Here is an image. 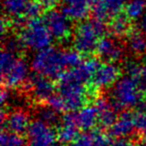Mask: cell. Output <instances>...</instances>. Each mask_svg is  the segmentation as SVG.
Masks as SVG:
<instances>
[{
    "instance_id": "cell-35",
    "label": "cell",
    "mask_w": 146,
    "mask_h": 146,
    "mask_svg": "<svg viewBox=\"0 0 146 146\" xmlns=\"http://www.w3.org/2000/svg\"><path fill=\"white\" fill-rule=\"evenodd\" d=\"M58 1L59 0H40V2L43 4V6H44L45 8H49V9L56 6Z\"/></svg>"
},
{
    "instance_id": "cell-22",
    "label": "cell",
    "mask_w": 146,
    "mask_h": 146,
    "mask_svg": "<svg viewBox=\"0 0 146 146\" xmlns=\"http://www.w3.org/2000/svg\"><path fill=\"white\" fill-rule=\"evenodd\" d=\"M127 44L134 54H143L146 51V35L138 29L130 30L127 34Z\"/></svg>"
},
{
    "instance_id": "cell-32",
    "label": "cell",
    "mask_w": 146,
    "mask_h": 146,
    "mask_svg": "<svg viewBox=\"0 0 146 146\" xmlns=\"http://www.w3.org/2000/svg\"><path fill=\"white\" fill-rule=\"evenodd\" d=\"M24 48V45L22 44L20 38H15V37H9L4 41V49L10 51L16 54L18 51L22 50Z\"/></svg>"
},
{
    "instance_id": "cell-14",
    "label": "cell",
    "mask_w": 146,
    "mask_h": 146,
    "mask_svg": "<svg viewBox=\"0 0 146 146\" xmlns=\"http://www.w3.org/2000/svg\"><path fill=\"white\" fill-rule=\"evenodd\" d=\"M76 112H67L61 120V125L57 132V139L61 143H73L79 136Z\"/></svg>"
},
{
    "instance_id": "cell-5",
    "label": "cell",
    "mask_w": 146,
    "mask_h": 146,
    "mask_svg": "<svg viewBox=\"0 0 146 146\" xmlns=\"http://www.w3.org/2000/svg\"><path fill=\"white\" fill-rule=\"evenodd\" d=\"M59 95L62 97L67 111H76L85 106L88 91L84 84L75 82L59 83Z\"/></svg>"
},
{
    "instance_id": "cell-11",
    "label": "cell",
    "mask_w": 146,
    "mask_h": 146,
    "mask_svg": "<svg viewBox=\"0 0 146 146\" xmlns=\"http://www.w3.org/2000/svg\"><path fill=\"white\" fill-rule=\"evenodd\" d=\"M120 69L116 64L112 62H106L100 64L99 68L94 73L91 79L92 86L96 89L107 88L114 85L119 79Z\"/></svg>"
},
{
    "instance_id": "cell-39",
    "label": "cell",
    "mask_w": 146,
    "mask_h": 146,
    "mask_svg": "<svg viewBox=\"0 0 146 146\" xmlns=\"http://www.w3.org/2000/svg\"><path fill=\"white\" fill-rule=\"evenodd\" d=\"M141 146H146V136H144L143 139L141 140Z\"/></svg>"
},
{
    "instance_id": "cell-21",
    "label": "cell",
    "mask_w": 146,
    "mask_h": 146,
    "mask_svg": "<svg viewBox=\"0 0 146 146\" xmlns=\"http://www.w3.org/2000/svg\"><path fill=\"white\" fill-rule=\"evenodd\" d=\"M109 31L113 36L122 37L130 32V19L126 14H117L110 19Z\"/></svg>"
},
{
    "instance_id": "cell-9",
    "label": "cell",
    "mask_w": 146,
    "mask_h": 146,
    "mask_svg": "<svg viewBox=\"0 0 146 146\" xmlns=\"http://www.w3.org/2000/svg\"><path fill=\"white\" fill-rule=\"evenodd\" d=\"M27 90L31 92V95L38 102H47L54 94V85L49 78L39 74H32L29 76L25 83Z\"/></svg>"
},
{
    "instance_id": "cell-6",
    "label": "cell",
    "mask_w": 146,
    "mask_h": 146,
    "mask_svg": "<svg viewBox=\"0 0 146 146\" xmlns=\"http://www.w3.org/2000/svg\"><path fill=\"white\" fill-rule=\"evenodd\" d=\"M100 66V62L96 58H89L82 61L78 66L64 71L60 75L59 83L62 82H75L84 84L88 80L92 79L94 73Z\"/></svg>"
},
{
    "instance_id": "cell-30",
    "label": "cell",
    "mask_w": 146,
    "mask_h": 146,
    "mask_svg": "<svg viewBox=\"0 0 146 146\" xmlns=\"http://www.w3.org/2000/svg\"><path fill=\"white\" fill-rule=\"evenodd\" d=\"M47 104H48L47 106H49V107L54 109L55 111H57V112L67 111L66 107H65L64 101H63L62 97H61L59 94H53V95L48 99Z\"/></svg>"
},
{
    "instance_id": "cell-3",
    "label": "cell",
    "mask_w": 146,
    "mask_h": 146,
    "mask_svg": "<svg viewBox=\"0 0 146 146\" xmlns=\"http://www.w3.org/2000/svg\"><path fill=\"white\" fill-rule=\"evenodd\" d=\"M142 96L136 78L129 75L120 77L112 90L113 107L116 110L136 107L142 102Z\"/></svg>"
},
{
    "instance_id": "cell-7",
    "label": "cell",
    "mask_w": 146,
    "mask_h": 146,
    "mask_svg": "<svg viewBox=\"0 0 146 146\" xmlns=\"http://www.w3.org/2000/svg\"><path fill=\"white\" fill-rule=\"evenodd\" d=\"M44 22L48 27L53 38L59 41L66 40L71 34V22L70 19L64 14L63 11L56 9H50L45 14Z\"/></svg>"
},
{
    "instance_id": "cell-10",
    "label": "cell",
    "mask_w": 146,
    "mask_h": 146,
    "mask_svg": "<svg viewBox=\"0 0 146 146\" xmlns=\"http://www.w3.org/2000/svg\"><path fill=\"white\" fill-rule=\"evenodd\" d=\"M30 122L29 116L24 110L16 109L6 114L4 110L1 112V127L6 128L9 132L15 134H22L27 132Z\"/></svg>"
},
{
    "instance_id": "cell-20",
    "label": "cell",
    "mask_w": 146,
    "mask_h": 146,
    "mask_svg": "<svg viewBox=\"0 0 146 146\" xmlns=\"http://www.w3.org/2000/svg\"><path fill=\"white\" fill-rule=\"evenodd\" d=\"M109 140L99 130H89L80 134L72 146H108Z\"/></svg>"
},
{
    "instance_id": "cell-4",
    "label": "cell",
    "mask_w": 146,
    "mask_h": 146,
    "mask_svg": "<svg viewBox=\"0 0 146 146\" xmlns=\"http://www.w3.org/2000/svg\"><path fill=\"white\" fill-rule=\"evenodd\" d=\"M19 38L24 47L38 52L50 47L53 37L44 21L37 18L25 23L21 28Z\"/></svg>"
},
{
    "instance_id": "cell-17",
    "label": "cell",
    "mask_w": 146,
    "mask_h": 146,
    "mask_svg": "<svg viewBox=\"0 0 146 146\" xmlns=\"http://www.w3.org/2000/svg\"><path fill=\"white\" fill-rule=\"evenodd\" d=\"M95 106L98 109V122L104 128H110L118 116L116 114V109L112 103L105 97H98L95 101Z\"/></svg>"
},
{
    "instance_id": "cell-25",
    "label": "cell",
    "mask_w": 146,
    "mask_h": 146,
    "mask_svg": "<svg viewBox=\"0 0 146 146\" xmlns=\"http://www.w3.org/2000/svg\"><path fill=\"white\" fill-rule=\"evenodd\" d=\"M37 117L39 120L46 123L47 125L52 126L59 121L58 112L49 106H42L37 110Z\"/></svg>"
},
{
    "instance_id": "cell-8",
    "label": "cell",
    "mask_w": 146,
    "mask_h": 146,
    "mask_svg": "<svg viewBox=\"0 0 146 146\" xmlns=\"http://www.w3.org/2000/svg\"><path fill=\"white\" fill-rule=\"evenodd\" d=\"M27 137L29 146H54L57 135L51 126L36 119L29 125Z\"/></svg>"
},
{
    "instance_id": "cell-23",
    "label": "cell",
    "mask_w": 146,
    "mask_h": 146,
    "mask_svg": "<svg viewBox=\"0 0 146 146\" xmlns=\"http://www.w3.org/2000/svg\"><path fill=\"white\" fill-rule=\"evenodd\" d=\"M30 0H3V9L11 19L21 18L25 14Z\"/></svg>"
},
{
    "instance_id": "cell-34",
    "label": "cell",
    "mask_w": 146,
    "mask_h": 146,
    "mask_svg": "<svg viewBox=\"0 0 146 146\" xmlns=\"http://www.w3.org/2000/svg\"><path fill=\"white\" fill-rule=\"evenodd\" d=\"M9 99H10V92L6 88H3L1 90V94H0V100H1L2 105H5L9 101Z\"/></svg>"
},
{
    "instance_id": "cell-16",
    "label": "cell",
    "mask_w": 146,
    "mask_h": 146,
    "mask_svg": "<svg viewBox=\"0 0 146 146\" xmlns=\"http://www.w3.org/2000/svg\"><path fill=\"white\" fill-rule=\"evenodd\" d=\"M135 128L134 115L130 112H122L115 123L109 128V135L114 138H125L132 134Z\"/></svg>"
},
{
    "instance_id": "cell-15",
    "label": "cell",
    "mask_w": 146,
    "mask_h": 146,
    "mask_svg": "<svg viewBox=\"0 0 146 146\" xmlns=\"http://www.w3.org/2000/svg\"><path fill=\"white\" fill-rule=\"evenodd\" d=\"M125 0H103L101 3L93 6L94 19L98 21H104L119 14L123 8Z\"/></svg>"
},
{
    "instance_id": "cell-2",
    "label": "cell",
    "mask_w": 146,
    "mask_h": 146,
    "mask_svg": "<svg viewBox=\"0 0 146 146\" xmlns=\"http://www.w3.org/2000/svg\"><path fill=\"white\" fill-rule=\"evenodd\" d=\"M31 68L36 74L47 78H59L66 68L63 58V50L49 47L38 51L31 61Z\"/></svg>"
},
{
    "instance_id": "cell-31",
    "label": "cell",
    "mask_w": 146,
    "mask_h": 146,
    "mask_svg": "<svg viewBox=\"0 0 146 146\" xmlns=\"http://www.w3.org/2000/svg\"><path fill=\"white\" fill-rule=\"evenodd\" d=\"M135 128L140 134L146 136V111H138L134 115Z\"/></svg>"
},
{
    "instance_id": "cell-18",
    "label": "cell",
    "mask_w": 146,
    "mask_h": 146,
    "mask_svg": "<svg viewBox=\"0 0 146 146\" xmlns=\"http://www.w3.org/2000/svg\"><path fill=\"white\" fill-rule=\"evenodd\" d=\"M68 2L63 7V12L70 20L83 21L90 11L91 0H67Z\"/></svg>"
},
{
    "instance_id": "cell-1",
    "label": "cell",
    "mask_w": 146,
    "mask_h": 146,
    "mask_svg": "<svg viewBox=\"0 0 146 146\" xmlns=\"http://www.w3.org/2000/svg\"><path fill=\"white\" fill-rule=\"evenodd\" d=\"M105 29L104 22L96 19L79 23L73 36L75 50L80 54H90L95 51L98 42L103 37Z\"/></svg>"
},
{
    "instance_id": "cell-33",
    "label": "cell",
    "mask_w": 146,
    "mask_h": 146,
    "mask_svg": "<svg viewBox=\"0 0 146 146\" xmlns=\"http://www.w3.org/2000/svg\"><path fill=\"white\" fill-rule=\"evenodd\" d=\"M112 146H136L131 140H128L126 138H118L112 143Z\"/></svg>"
},
{
    "instance_id": "cell-29",
    "label": "cell",
    "mask_w": 146,
    "mask_h": 146,
    "mask_svg": "<svg viewBox=\"0 0 146 146\" xmlns=\"http://www.w3.org/2000/svg\"><path fill=\"white\" fill-rule=\"evenodd\" d=\"M45 7L40 2V0H30L25 10V16L29 19H37L43 13Z\"/></svg>"
},
{
    "instance_id": "cell-24",
    "label": "cell",
    "mask_w": 146,
    "mask_h": 146,
    "mask_svg": "<svg viewBox=\"0 0 146 146\" xmlns=\"http://www.w3.org/2000/svg\"><path fill=\"white\" fill-rule=\"evenodd\" d=\"M124 10L129 19L140 18L143 16L146 10V0H128Z\"/></svg>"
},
{
    "instance_id": "cell-37",
    "label": "cell",
    "mask_w": 146,
    "mask_h": 146,
    "mask_svg": "<svg viewBox=\"0 0 146 146\" xmlns=\"http://www.w3.org/2000/svg\"><path fill=\"white\" fill-rule=\"evenodd\" d=\"M139 26H140V29H141L142 32L146 35V13L141 17V19H140Z\"/></svg>"
},
{
    "instance_id": "cell-13",
    "label": "cell",
    "mask_w": 146,
    "mask_h": 146,
    "mask_svg": "<svg viewBox=\"0 0 146 146\" xmlns=\"http://www.w3.org/2000/svg\"><path fill=\"white\" fill-rule=\"evenodd\" d=\"M99 58L103 59L106 62H115L123 56V47L114 38L103 36L99 40L96 48Z\"/></svg>"
},
{
    "instance_id": "cell-38",
    "label": "cell",
    "mask_w": 146,
    "mask_h": 146,
    "mask_svg": "<svg viewBox=\"0 0 146 146\" xmlns=\"http://www.w3.org/2000/svg\"><path fill=\"white\" fill-rule=\"evenodd\" d=\"M103 0H91V4L93 5H97V4H99V3H101Z\"/></svg>"
},
{
    "instance_id": "cell-36",
    "label": "cell",
    "mask_w": 146,
    "mask_h": 146,
    "mask_svg": "<svg viewBox=\"0 0 146 146\" xmlns=\"http://www.w3.org/2000/svg\"><path fill=\"white\" fill-rule=\"evenodd\" d=\"M8 27H9L8 21H6V19H5L4 17H3L2 21H1V34H2L3 38H4L5 34H6L7 30H8Z\"/></svg>"
},
{
    "instance_id": "cell-12",
    "label": "cell",
    "mask_w": 146,
    "mask_h": 146,
    "mask_svg": "<svg viewBox=\"0 0 146 146\" xmlns=\"http://www.w3.org/2000/svg\"><path fill=\"white\" fill-rule=\"evenodd\" d=\"M29 78V65L24 59H17L8 72L2 76L3 84L9 89L19 87Z\"/></svg>"
},
{
    "instance_id": "cell-27",
    "label": "cell",
    "mask_w": 146,
    "mask_h": 146,
    "mask_svg": "<svg viewBox=\"0 0 146 146\" xmlns=\"http://www.w3.org/2000/svg\"><path fill=\"white\" fill-rule=\"evenodd\" d=\"M18 58L15 57V53H12L10 51L3 49L1 52V61H0V65H1V75H5L8 70L13 66L16 60Z\"/></svg>"
},
{
    "instance_id": "cell-19",
    "label": "cell",
    "mask_w": 146,
    "mask_h": 146,
    "mask_svg": "<svg viewBox=\"0 0 146 146\" xmlns=\"http://www.w3.org/2000/svg\"><path fill=\"white\" fill-rule=\"evenodd\" d=\"M76 117L80 129L89 131L98 122V109L95 105H86L76 112Z\"/></svg>"
},
{
    "instance_id": "cell-26",
    "label": "cell",
    "mask_w": 146,
    "mask_h": 146,
    "mask_svg": "<svg viewBox=\"0 0 146 146\" xmlns=\"http://www.w3.org/2000/svg\"><path fill=\"white\" fill-rule=\"evenodd\" d=\"M25 139L20 134L3 131L0 136V146H24Z\"/></svg>"
},
{
    "instance_id": "cell-28",
    "label": "cell",
    "mask_w": 146,
    "mask_h": 146,
    "mask_svg": "<svg viewBox=\"0 0 146 146\" xmlns=\"http://www.w3.org/2000/svg\"><path fill=\"white\" fill-rule=\"evenodd\" d=\"M63 58L66 68H74L82 63L81 54L76 50H63Z\"/></svg>"
}]
</instances>
